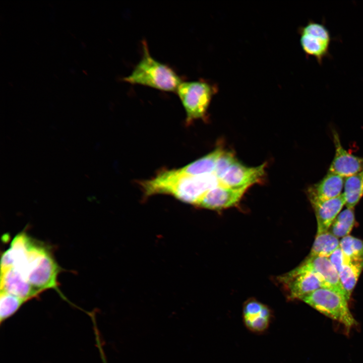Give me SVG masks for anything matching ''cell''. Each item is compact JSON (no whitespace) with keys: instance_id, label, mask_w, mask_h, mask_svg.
<instances>
[{"instance_id":"obj_5","label":"cell","mask_w":363,"mask_h":363,"mask_svg":"<svg viewBox=\"0 0 363 363\" xmlns=\"http://www.w3.org/2000/svg\"><path fill=\"white\" fill-rule=\"evenodd\" d=\"M215 90L213 85L202 79L181 83L176 93L186 111L188 123L205 117Z\"/></svg>"},{"instance_id":"obj_9","label":"cell","mask_w":363,"mask_h":363,"mask_svg":"<svg viewBox=\"0 0 363 363\" xmlns=\"http://www.w3.org/2000/svg\"><path fill=\"white\" fill-rule=\"evenodd\" d=\"M335 153L328 172L348 177L363 170V157L348 152L342 146L339 137L336 131L333 132Z\"/></svg>"},{"instance_id":"obj_1","label":"cell","mask_w":363,"mask_h":363,"mask_svg":"<svg viewBox=\"0 0 363 363\" xmlns=\"http://www.w3.org/2000/svg\"><path fill=\"white\" fill-rule=\"evenodd\" d=\"M8 260L10 267L18 270L36 290L41 293L53 289L67 300L61 292L57 281L61 268L49 246L28 235L25 240L11 246Z\"/></svg>"},{"instance_id":"obj_21","label":"cell","mask_w":363,"mask_h":363,"mask_svg":"<svg viewBox=\"0 0 363 363\" xmlns=\"http://www.w3.org/2000/svg\"><path fill=\"white\" fill-rule=\"evenodd\" d=\"M340 248L344 256L353 261L363 262V241L348 235L340 240Z\"/></svg>"},{"instance_id":"obj_15","label":"cell","mask_w":363,"mask_h":363,"mask_svg":"<svg viewBox=\"0 0 363 363\" xmlns=\"http://www.w3.org/2000/svg\"><path fill=\"white\" fill-rule=\"evenodd\" d=\"M330 37L300 33V43L304 51L320 62L328 53Z\"/></svg>"},{"instance_id":"obj_25","label":"cell","mask_w":363,"mask_h":363,"mask_svg":"<svg viewBox=\"0 0 363 363\" xmlns=\"http://www.w3.org/2000/svg\"><path fill=\"white\" fill-rule=\"evenodd\" d=\"M329 259L338 272L345 262V257L339 247L332 253Z\"/></svg>"},{"instance_id":"obj_24","label":"cell","mask_w":363,"mask_h":363,"mask_svg":"<svg viewBox=\"0 0 363 363\" xmlns=\"http://www.w3.org/2000/svg\"><path fill=\"white\" fill-rule=\"evenodd\" d=\"M265 305L255 300L247 302L243 309L244 319L251 318L263 315V309Z\"/></svg>"},{"instance_id":"obj_19","label":"cell","mask_w":363,"mask_h":363,"mask_svg":"<svg viewBox=\"0 0 363 363\" xmlns=\"http://www.w3.org/2000/svg\"><path fill=\"white\" fill-rule=\"evenodd\" d=\"M354 223V208L347 207L337 216L328 231L338 238H343L349 235Z\"/></svg>"},{"instance_id":"obj_11","label":"cell","mask_w":363,"mask_h":363,"mask_svg":"<svg viewBox=\"0 0 363 363\" xmlns=\"http://www.w3.org/2000/svg\"><path fill=\"white\" fill-rule=\"evenodd\" d=\"M1 290L22 298L27 302L39 298L41 294L36 290L22 273L17 269L10 267L1 270Z\"/></svg>"},{"instance_id":"obj_14","label":"cell","mask_w":363,"mask_h":363,"mask_svg":"<svg viewBox=\"0 0 363 363\" xmlns=\"http://www.w3.org/2000/svg\"><path fill=\"white\" fill-rule=\"evenodd\" d=\"M217 148L204 156L179 169L183 173L193 176L214 174L217 160L223 151Z\"/></svg>"},{"instance_id":"obj_16","label":"cell","mask_w":363,"mask_h":363,"mask_svg":"<svg viewBox=\"0 0 363 363\" xmlns=\"http://www.w3.org/2000/svg\"><path fill=\"white\" fill-rule=\"evenodd\" d=\"M362 269L363 262L351 261L345 257V262L338 272L348 300L350 298Z\"/></svg>"},{"instance_id":"obj_10","label":"cell","mask_w":363,"mask_h":363,"mask_svg":"<svg viewBox=\"0 0 363 363\" xmlns=\"http://www.w3.org/2000/svg\"><path fill=\"white\" fill-rule=\"evenodd\" d=\"M279 279L286 287L290 299H301L304 296L322 288L318 277L310 271L293 273L281 276Z\"/></svg>"},{"instance_id":"obj_4","label":"cell","mask_w":363,"mask_h":363,"mask_svg":"<svg viewBox=\"0 0 363 363\" xmlns=\"http://www.w3.org/2000/svg\"><path fill=\"white\" fill-rule=\"evenodd\" d=\"M317 311L347 328L356 324L348 305V300L339 293L328 288H320L301 299Z\"/></svg>"},{"instance_id":"obj_22","label":"cell","mask_w":363,"mask_h":363,"mask_svg":"<svg viewBox=\"0 0 363 363\" xmlns=\"http://www.w3.org/2000/svg\"><path fill=\"white\" fill-rule=\"evenodd\" d=\"M235 161L233 153L223 150L217 160L214 175L219 180Z\"/></svg>"},{"instance_id":"obj_2","label":"cell","mask_w":363,"mask_h":363,"mask_svg":"<svg viewBox=\"0 0 363 363\" xmlns=\"http://www.w3.org/2000/svg\"><path fill=\"white\" fill-rule=\"evenodd\" d=\"M219 184L214 174L193 176L179 169L162 172L141 183L146 196L164 194L173 196L186 203L197 205L203 196Z\"/></svg>"},{"instance_id":"obj_23","label":"cell","mask_w":363,"mask_h":363,"mask_svg":"<svg viewBox=\"0 0 363 363\" xmlns=\"http://www.w3.org/2000/svg\"><path fill=\"white\" fill-rule=\"evenodd\" d=\"M270 319L260 315L251 318L244 319V321L246 327L251 331L262 332L268 327Z\"/></svg>"},{"instance_id":"obj_3","label":"cell","mask_w":363,"mask_h":363,"mask_svg":"<svg viewBox=\"0 0 363 363\" xmlns=\"http://www.w3.org/2000/svg\"><path fill=\"white\" fill-rule=\"evenodd\" d=\"M142 57L130 74L124 80L132 84L148 86L166 92H176L184 81L169 66L151 55L146 40H143Z\"/></svg>"},{"instance_id":"obj_6","label":"cell","mask_w":363,"mask_h":363,"mask_svg":"<svg viewBox=\"0 0 363 363\" xmlns=\"http://www.w3.org/2000/svg\"><path fill=\"white\" fill-rule=\"evenodd\" d=\"M290 271L293 273L313 272L320 281L322 288L333 290L347 299L338 272L329 258L308 256L299 266Z\"/></svg>"},{"instance_id":"obj_7","label":"cell","mask_w":363,"mask_h":363,"mask_svg":"<svg viewBox=\"0 0 363 363\" xmlns=\"http://www.w3.org/2000/svg\"><path fill=\"white\" fill-rule=\"evenodd\" d=\"M265 167V164L249 167L236 160L219 179V184L233 188H248L262 179Z\"/></svg>"},{"instance_id":"obj_20","label":"cell","mask_w":363,"mask_h":363,"mask_svg":"<svg viewBox=\"0 0 363 363\" xmlns=\"http://www.w3.org/2000/svg\"><path fill=\"white\" fill-rule=\"evenodd\" d=\"M27 301L15 295L1 290L0 324L15 315Z\"/></svg>"},{"instance_id":"obj_18","label":"cell","mask_w":363,"mask_h":363,"mask_svg":"<svg viewBox=\"0 0 363 363\" xmlns=\"http://www.w3.org/2000/svg\"><path fill=\"white\" fill-rule=\"evenodd\" d=\"M343 193L347 208H354L363 196V170L344 180Z\"/></svg>"},{"instance_id":"obj_26","label":"cell","mask_w":363,"mask_h":363,"mask_svg":"<svg viewBox=\"0 0 363 363\" xmlns=\"http://www.w3.org/2000/svg\"><path fill=\"white\" fill-rule=\"evenodd\" d=\"M96 343L97 344V347H98L99 352L100 353V355L101 356V359H102L103 363H108L106 360V357L105 355V353L103 351L104 350L102 348V346L100 340H97Z\"/></svg>"},{"instance_id":"obj_13","label":"cell","mask_w":363,"mask_h":363,"mask_svg":"<svg viewBox=\"0 0 363 363\" xmlns=\"http://www.w3.org/2000/svg\"><path fill=\"white\" fill-rule=\"evenodd\" d=\"M345 204V197L342 194L335 198L311 204L317 219V234L329 230Z\"/></svg>"},{"instance_id":"obj_8","label":"cell","mask_w":363,"mask_h":363,"mask_svg":"<svg viewBox=\"0 0 363 363\" xmlns=\"http://www.w3.org/2000/svg\"><path fill=\"white\" fill-rule=\"evenodd\" d=\"M248 188H233L220 184L209 190L197 206L211 210H220L236 204Z\"/></svg>"},{"instance_id":"obj_12","label":"cell","mask_w":363,"mask_h":363,"mask_svg":"<svg viewBox=\"0 0 363 363\" xmlns=\"http://www.w3.org/2000/svg\"><path fill=\"white\" fill-rule=\"evenodd\" d=\"M344 181L341 176L330 172L319 182L308 189L307 195L311 204L335 198L341 194Z\"/></svg>"},{"instance_id":"obj_17","label":"cell","mask_w":363,"mask_h":363,"mask_svg":"<svg viewBox=\"0 0 363 363\" xmlns=\"http://www.w3.org/2000/svg\"><path fill=\"white\" fill-rule=\"evenodd\" d=\"M340 247V240L328 230L316 234L309 257L329 258Z\"/></svg>"}]
</instances>
